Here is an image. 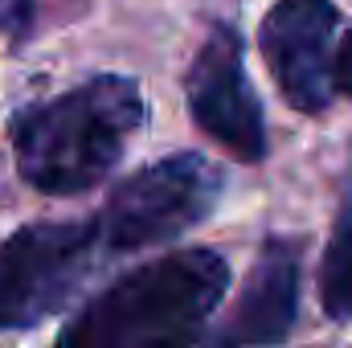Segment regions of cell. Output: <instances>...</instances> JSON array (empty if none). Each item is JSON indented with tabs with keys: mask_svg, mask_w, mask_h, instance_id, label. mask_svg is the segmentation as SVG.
Returning a JSON list of instances; mask_svg holds the SVG:
<instances>
[{
	"mask_svg": "<svg viewBox=\"0 0 352 348\" xmlns=\"http://www.w3.org/2000/svg\"><path fill=\"white\" fill-rule=\"evenodd\" d=\"M226 283L230 266L217 250H173L98 291L54 348H192Z\"/></svg>",
	"mask_w": 352,
	"mask_h": 348,
	"instance_id": "obj_1",
	"label": "cell"
},
{
	"mask_svg": "<svg viewBox=\"0 0 352 348\" xmlns=\"http://www.w3.org/2000/svg\"><path fill=\"white\" fill-rule=\"evenodd\" d=\"M140 127V87L123 74H98L58 98L25 107L12 119L16 173L25 176V184L50 197L87 193L111 176Z\"/></svg>",
	"mask_w": 352,
	"mask_h": 348,
	"instance_id": "obj_2",
	"label": "cell"
},
{
	"mask_svg": "<svg viewBox=\"0 0 352 348\" xmlns=\"http://www.w3.org/2000/svg\"><path fill=\"white\" fill-rule=\"evenodd\" d=\"M102 250L90 221H37L0 242V332L37 328L87 283Z\"/></svg>",
	"mask_w": 352,
	"mask_h": 348,
	"instance_id": "obj_3",
	"label": "cell"
},
{
	"mask_svg": "<svg viewBox=\"0 0 352 348\" xmlns=\"http://www.w3.org/2000/svg\"><path fill=\"white\" fill-rule=\"evenodd\" d=\"M217 197H221V173L205 156L176 152L168 160H156L127 176L94 217L102 250L127 254L156 242H173L176 234L192 230L213 213Z\"/></svg>",
	"mask_w": 352,
	"mask_h": 348,
	"instance_id": "obj_4",
	"label": "cell"
},
{
	"mask_svg": "<svg viewBox=\"0 0 352 348\" xmlns=\"http://www.w3.org/2000/svg\"><path fill=\"white\" fill-rule=\"evenodd\" d=\"M188 111L192 123L242 164H258L266 156L263 107L242 66V37L230 25H217L188 66Z\"/></svg>",
	"mask_w": 352,
	"mask_h": 348,
	"instance_id": "obj_5",
	"label": "cell"
},
{
	"mask_svg": "<svg viewBox=\"0 0 352 348\" xmlns=\"http://www.w3.org/2000/svg\"><path fill=\"white\" fill-rule=\"evenodd\" d=\"M336 4L332 0H274L266 12L258 45L266 70L274 74L278 94L316 115L332 102V33H336Z\"/></svg>",
	"mask_w": 352,
	"mask_h": 348,
	"instance_id": "obj_6",
	"label": "cell"
},
{
	"mask_svg": "<svg viewBox=\"0 0 352 348\" xmlns=\"http://www.w3.org/2000/svg\"><path fill=\"white\" fill-rule=\"evenodd\" d=\"M299 312V250L283 238L266 242L242 295L221 320L213 348H266L278 345Z\"/></svg>",
	"mask_w": 352,
	"mask_h": 348,
	"instance_id": "obj_7",
	"label": "cell"
},
{
	"mask_svg": "<svg viewBox=\"0 0 352 348\" xmlns=\"http://www.w3.org/2000/svg\"><path fill=\"white\" fill-rule=\"evenodd\" d=\"M320 303L336 324L352 320V193L344 197L320 262Z\"/></svg>",
	"mask_w": 352,
	"mask_h": 348,
	"instance_id": "obj_8",
	"label": "cell"
},
{
	"mask_svg": "<svg viewBox=\"0 0 352 348\" xmlns=\"http://www.w3.org/2000/svg\"><path fill=\"white\" fill-rule=\"evenodd\" d=\"M336 90L352 98V29L344 33L340 50L332 54V94H336Z\"/></svg>",
	"mask_w": 352,
	"mask_h": 348,
	"instance_id": "obj_9",
	"label": "cell"
},
{
	"mask_svg": "<svg viewBox=\"0 0 352 348\" xmlns=\"http://www.w3.org/2000/svg\"><path fill=\"white\" fill-rule=\"evenodd\" d=\"M29 25V0H0V29H25Z\"/></svg>",
	"mask_w": 352,
	"mask_h": 348,
	"instance_id": "obj_10",
	"label": "cell"
}]
</instances>
